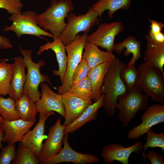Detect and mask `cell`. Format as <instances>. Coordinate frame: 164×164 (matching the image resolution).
<instances>
[{
	"label": "cell",
	"mask_w": 164,
	"mask_h": 164,
	"mask_svg": "<svg viewBox=\"0 0 164 164\" xmlns=\"http://www.w3.org/2000/svg\"><path fill=\"white\" fill-rule=\"evenodd\" d=\"M13 47L9 39L0 35V50L10 49Z\"/></svg>",
	"instance_id": "38"
},
{
	"label": "cell",
	"mask_w": 164,
	"mask_h": 164,
	"mask_svg": "<svg viewBox=\"0 0 164 164\" xmlns=\"http://www.w3.org/2000/svg\"><path fill=\"white\" fill-rule=\"evenodd\" d=\"M120 76L124 82L128 90L138 86L139 73L135 65L128 66L121 71Z\"/></svg>",
	"instance_id": "32"
},
{
	"label": "cell",
	"mask_w": 164,
	"mask_h": 164,
	"mask_svg": "<svg viewBox=\"0 0 164 164\" xmlns=\"http://www.w3.org/2000/svg\"><path fill=\"white\" fill-rule=\"evenodd\" d=\"M12 64L5 60L0 62V96L9 94L12 78Z\"/></svg>",
	"instance_id": "30"
},
{
	"label": "cell",
	"mask_w": 164,
	"mask_h": 164,
	"mask_svg": "<svg viewBox=\"0 0 164 164\" xmlns=\"http://www.w3.org/2000/svg\"><path fill=\"white\" fill-rule=\"evenodd\" d=\"M39 159L29 148L21 143L16 151V156L12 162V164H38Z\"/></svg>",
	"instance_id": "28"
},
{
	"label": "cell",
	"mask_w": 164,
	"mask_h": 164,
	"mask_svg": "<svg viewBox=\"0 0 164 164\" xmlns=\"http://www.w3.org/2000/svg\"><path fill=\"white\" fill-rule=\"evenodd\" d=\"M62 95L65 111L64 124L68 125L73 122L93 103V100L66 93Z\"/></svg>",
	"instance_id": "16"
},
{
	"label": "cell",
	"mask_w": 164,
	"mask_h": 164,
	"mask_svg": "<svg viewBox=\"0 0 164 164\" xmlns=\"http://www.w3.org/2000/svg\"><path fill=\"white\" fill-rule=\"evenodd\" d=\"M127 65L118 58L113 60L104 76L100 92L104 94V108L107 114L111 116L114 114V106L118 97L128 92V90L120 76L122 70Z\"/></svg>",
	"instance_id": "1"
},
{
	"label": "cell",
	"mask_w": 164,
	"mask_h": 164,
	"mask_svg": "<svg viewBox=\"0 0 164 164\" xmlns=\"http://www.w3.org/2000/svg\"><path fill=\"white\" fill-rule=\"evenodd\" d=\"M147 41L144 60L159 69L164 75V43L157 42L152 39L148 34L145 35Z\"/></svg>",
	"instance_id": "20"
},
{
	"label": "cell",
	"mask_w": 164,
	"mask_h": 164,
	"mask_svg": "<svg viewBox=\"0 0 164 164\" xmlns=\"http://www.w3.org/2000/svg\"><path fill=\"white\" fill-rule=\"evenodd\" d=\"M90 69L87 62L82 58L73 72L72 84L77 83L87 77Z\"/></svg>",
	"instance_id": "35"
},
{
	"label": "cell",
	"mask_w": 164,
	"mask_h": 164,
	"mask_svg": "<svg viewBox=\"0 0 164 164\" xmlns=\"http://www.w3.org/2000/svg\"><path fill=\"white\" fill-rule=\"evenodd\" d=\"M82 58L87 62L90 69L107 61L116 58L112 52L101 50L96 44L87 40L84 47Z\"/></svg>",
	"instance_id": "22"
},
{
	"label": "cell",
	"mask_w": 164,
	"mask_h": 164,
	"mask_svg": "<svg viewBox=\"0 0 164 164\" xmlns=\"http://www.w3.org/2000/svg\"><path fill=\"white\" fill-rule=\"evenodd\" d=\"M40 86L41 96L35 103L37 113L46 115L51 111H55L64 118L65 111L62 95L54 92L49 85L44 82L41 83Z\"/></svg>",
	"instance_id": "12"
},
{
	"label": "cell",
	"mask_w": 164,
	"mask_h": 164,
	"mask_svg": "<svg viewBox=\"0 0 164 164\" xmlns=\"http://www.w3.org/2000/svg\"><path fill=\"white\" fill-rule=\"evenodd\" d=\"M137 86L119 96L114 108L119 111L118 116L123 126L127 127L139 111L148 107L149 97Z\"/></svg>",
	"instance_id": "4"
},
{
	"label": "cell",
	"mask_w": 164,
	"mask_h": 164,
	"mask_svg": "<svg viewBox=\"0 0 164 164\" xmlns=\"http://www.w3.org/2000/svg\"></svg>",
	"instance_id": "42"
},
{
	"label": "cell",
	"mask_w": 164,
	"mask_h": 164,
	"mask_svg": "<svg viewBox=\"0 0 164 164\" xmlns=\"http://www.w3.org/2000/svg\"><path fill=\"white\" fill-rule=\"evenodd\" d=\"M53 39V42L48 41L45 44L40 46L36 55H39L45 51L49 49L54 52L58 63L59 69L58 70H53L52 73L53 75L59 76L61 84H62L66 73L67 61L66 46L63 43L61 37Z\"/></svg>",
	"instance_id": "19"
},
{
	"label": "cell",
	"mask_w": 164,
	"mask_h": 164,
	"mask_svg": "<svg viewBox=\"0 0 164 164\" xmlns=\"http://www.w3.org/2000/svg\"><path fill=\"white\" fill-rule=\"evenodd\" d=\"M88 35H78L74 40L66 46L67 61L63 82L58 88L57 93L62 94L67 92L72 84L73 72L82 58V54Z\"/></svg>",
	"instance_id": "8"
},
{
	"label": "cell",
	"mask_w": 164,
	"mask_h": 164,
	"mask_svg": "<svg viewBox=\"0 0 164 164\" xmlns=\"http://www.w3.org/2000/svg\"><path fill=\"white\" fill-rule=\"evenodd\" d=\"M146 134V137L145 139L146 141L145 144L142 145L144 150L141 156L145 160L147 159L145 152L148 147H159L161 148L162 152H164V133H156L151 128Z\"/></svg>",
	"instance_id": "31"
},
{
	"label": "cell",
	"mask_w": 164,
	"mask_h": 164,
	"mask_svg": "<svg viewBox=\"0 0 164 164\" xmlns=\"http://www.w3.org/2000/svg\"><path fill=\"white\" fill-rule=\"evenodd\" d=\"M137 86L154 102L164 104V75L158 68L145 62L138 67Z\"/></svg>",
	"instance_id": "3"
},
{
	"label": "cell",
	"mask_w": 164,
	"mask_h": 164,
	"mask_svg": "<svg viewBox=\"0 0 164 164\" xmlns=\"http://www.w3.org/2000/svg\"><path fill=\"white\" fill-rule=\"evenodd\" d=\"M66 93L84 98L93 100L92 84L87 76L77 83L72 84L69 90Z\"/></svg>",
	"instance_id": "27"
},
{
	"label": "cell",
	"mask_w": 164,
	"mask_h": 164,
	"mask_svg": "<svg viewBox=\"0 0 164 164\" xmlns=\"http://www.w3.org/2000/svg\"><path fill=\"white\" fill-rule=\"evenodd\" d=\"M74 9L71 0H51L50 6L44 12L37 14V23L43 30L50 31L54 38H59L67 25L65 19Z\"/></svg>",
	"instance_id": "2"
},
{
	"label": "cell",
	"mask_w": 164,
	"mask_h": 164,
	"mask_svg": "<svg viewBox=\"0 0 164 164\" xmlns=\"http://www.w3.org/2000/svg\"><path fill=\"white\" fill-rule=\"evenodd\" d=\"M113 61H106L90 69L87 77L91 83L94 102L97 101L101 96L100 90L104 79Z\"/></svg>",
	"instance_id": "24"
},
{
	"label": "cell",
	"mask_w": 164,
	"mask_h": 164,
	"mask_svg": "<svg viewBox=\"0 0 164 164\" xmlns=\"http://www.w3.org/2000/svg\"><path fill=\"white\" fill-rule=\"evenodd\" d=\"M141 42L133 36H129L120 43L114 44L113 50L118 54L124 51L123 55L127 56L130 54L132 57L127 66L135 65V62L142 57Z\"/></svg>",
	"instance_id": "23"
},
{
	"label": "cell",
	"mask_w": 164,
	"mask_h": 164,
	"mask_svg": "<svg viewBox=\"0 0 164 164\" xmlns=\"http://www.w3.org/2000/svg\"><path fill=\"white\" fill-rule=\"evenodd\" d=\"M37 14L32 10L25 11L21 14H11L8 19L12 22L9 26H5L4 31H12L15 33L18 38L22 35L29 34L41 38L44 36L54 38L51 33L41 29L37 23Z\"/></svg>",
	"instance_id": "7"
},
{
	"label": "cell",
	"mask_w": 164,
	"mask_h": 164,
	"mask_svg": "<svg viewBox=\"0 0 164 164\" xmlns=\"http://www.w3.org/2000/svg\"><path fill=\"white\" fill-rule=\"evenodd\" d=\"M98 13L89 8L85 14L76 15L71 12L67 16V22L62 33L61 38L66 46L73 41L81 32L88 35L92 27L100 24Z\"/></svg>",
	"instance_id": "6"
},
{
	"label": "cell",
	"mask_w": 164,
	"mask_h": 164,
	"mask_svg": "<svg viewBox=\"0 0 164 164\" xmlns=\"http://www.w3.org/2000/svg\"><path fill=\"white\" fill-rule=\"evenodd\" d=\"M12 64V74L9 94L10 97L16 101L23 94L26 80V64L23 58L20 56L13 58Z\"/></svg>",
	"instance_id": "17"
},
{
	"label": "cell",
	"mask_w": 164,
	"mask_h": 164,
	"mask_svg": "<svg viewBox=\"0 0 164 164\" xmlns=\"http://www.w3.org/2000/svg\"><path fill=\"white\" fill-rule=\"evenodd\" d=\"M0 115L6 121L20 119L16 111L15 101L10 97L5 98L0 96Z\"/></svg>",
	"instance_id": "29"
},
{
	"label": "cell",
	"mask_w": 164,
	"mask_h": 164,
	"mask_svg": "<svg viewBox=\"0 0 164 164\" xmlns=\"http://www.w3.org/2000/svg\"><path fill=\"white\" fill-rule=\"evenodd\" d=\"M4 121L1 116L0 115V123Z\"/></svg>",
	"instance_id": "41"
},
{
	"label": "cell",
	"mask_w": 164,
	"mask_h": 164,
	"mask_svg": "<svg viewBox=\"0 0 164 164\" xmlns=\"http://www.w3.org/2000/svg\"><path fill=\"white\" fill-rule=\"evenodd\" d=\"M54 114V111H51L47 114H39L38 123L33 129L29 130L25 134L21 142L23 145L29 148L39 159L42 151L46 121L49 116Z\"/></svg>",
	"instance_id": "15"
},
{
	"label": "cell",
	"mask_w": 164,
	"mask_h": 164,
	"mask_svg": "<svg viewBox=\"0 0 164 164\" xmlns=\"http://www.w3.org/2000/svg\"><path fill=\"white\" fill-rule=\"evenodd\" d=\"M151 38L157 42L164 43V35L162 32Z\"/></svg>",
	"instance_id": "39"
},
{
	"label": "cell",
	"mask_w": 164,
	"mask_h": 164,
	"mask_svg": "<svg viewBox=\"0 0 164 164\" xmlns=\"http://www.w3.org/2000/svg\"><path fill=\"white\" fill-rule=\"evenodd\" d=\"M132 0H99L92 4L91 8L96 11L99 16L108 10V15L112 19L114 13L118 10H129L131 5Z\"/></svg>",
	"instance_id": "26"
},
{
	"label": "cell",
	"mask_w": 164,
	"mask_h": 164,
	"mask_svg": "<svg viewBox=\"0 0 164 164\" xmlns=\"http://www.w3.org/2000/svg\"><path fill=\"white\" fill-rule=\"evenodd\" d=\"M0 164H10L16 156L15 143L8 144L1 148Z\"/></svg>",
	"instance_id": "33"
},
{
	"label": "cell",
	"mask_w": 164,
	"mask_h": 164,
	"mask_svg": "<svg viewBox=\"0 0 164 164\" xmlns=\"http://www.w3.org/2000/svg\"><path fill=\"white\" fill-rule=\"evenodd\" d=\"M146 157L149 159L151 164H164V157L160 155L154 150L149 151L146 154Z\"/></svg>",
	"instance_id": "37"
},
{
	"label": "cell",
	"mask_w": 164,
	"mask_h": 164,
	"mask_svg": "<svg viewBox=\"0 0 164 164\" xmlns=\"http://www.w3.org/2000/svg\"><path fill=\"white\" fill-rule=\"evenodd\" d=\"M4 132L2 128L0 126V149L2 147V142L4 136Z\"/></svg>",
	"instance_id": "40"
},
{
	"label": "cell",
	"mask_w": 164,
	"mask_h": 164,
	"mask_svg": "<svg viewBox=\"0 0 164 164\" xmlns=\"http://www.w3.org/2000/svg\"><path fill=\"white\" fill-rule=\"evenodd\" d=\"M23 4L20 0H0V9L6 10L11 14H21Z\"/></svg>",
	"instance_id": "34"
},
{
	"label": "cell",
	"mask_w": 164,
	"mask_h": 164,
	"mask_svg": "<svg viewBox=\"0 0 164 164\" xmlns=\"http://www.w3.org/2000/svg\"><path fill=\"white\" fill-rule=\"evenodd\" d=\"M124 29L121 21L101 23L95 32L87 36V40L107 51L113 52L115 37L122 33Z\"/></svg>",
	"instance_id": "9"
},
{
	"label": "cell",
	"mask_w": 164,
	"mask_h": 164,
	"mask_svg": "<svg viewBox=\"0 0 164 164\" xmlns=\"http://www.w3.org/2000/svg\"><path fill=\"white\" fill-rule=\"evenodd\" d=\"M68 136V134L64 136L63 140V147L61 151L41 164H56L65 162H72L74 164H86L99 161V158L95 155L81 153L73 149L69 144Z\"/></svg>",
	"instance_id": "11"
},
{
	"label": "cell",
	"mask_w": 164,
	"mask_h": 164,
	"mask_svg": "<svg viewBox=\"0 0 164 164\" xmlns=\"http://www.w3.org/2000/svg\"><path fill=\"white\" fill-rule=\"evenodd\" d=\"M141 120V123L128 131V139H138L146 134L154 125L164 123V105L159 103L148 107L142 115Z\"/></svg>",
	"instance_id": "10"
},
{
	"label": "cell",
	"mask_w": 164,
	"mask_h": 164,
	"mask_svg": "<svg viewBox=\"0 0 164 164\" xmlns=\"http://www.w3.org/2000/svg\"><path fill=\"white\" fill-rule=\"evenodd\" d=\"M19 49L23 56L27 69L23 93L28 94L35 103L40 99L41 95L38 90L40 84L46 82L52 86V83L49 76L43 75L40 71L41 67L46 64L45 61L41 60L35 63L32 60V50L22 49L20 46Z\"/></svg>",
	"instance_id": "5"
},
{
	"label": "cell",
	"mask_w": 164,
	"mask_h": 164,
	"mask_svg": "<svg viewBox=\"0 0 164 164\" xmlns=\"http://www.w3.org/2000/svg\"><path fill=\"white\" fill-rule=\"evenodd\" d=\"M65 125L61 124V118H58L49 129L39 159V164L53 157L62 149Z\"/></svg>",
	"instance_id": "13"
},
{
	"label": "cell",
	"mask_w": 164,
	"mask_h": 164,
	"mask_svg": "<svg viewBox=\"0 0 164 164\" xmlns=\"http://www.w3.org/2000/svg\"><path fill=\"white\" fill-rule=\"evenodd\" d=\"M34 123L21 119L10 121L4 120L0 123L4 132L2 142L11 144L21 142L23 136Z\"/></svg>",
	"instance_id": "18"
},
{
	"label": "cell",
	"mask_w": 164,
	"mask_h": 164,
	"mask_svg": "<svg viewBox=\"0 0 164 164\" xmlns=\"http://www.w3.org/2000/svg\"><path fill=\"white\" fill-rule=\"evenodd\" d=\"M104 94H102L99 99L89 106L75 121L65 126L64 134L74 132L87 123L96 119L98 110L104 105Z\"/></svg>",
	"instance_id": "21"
},
{
	"label": "cell",
	"mask_w": 164,
	"mask_h": 164,
	"mask_svg": "<svg viewBox=\"0 0 164 164\" xmlns=\"http://www.w3.org/2000/svg\"><path fill=\"white\" fill-rule=\"evenodd\" d=\"M143 148L140 142H137L128 147L116 143L109 144L103 146L100 155L106 164H111L114 161L128 164L131 155L132 153L139 154Z\"/></svg>",
	"instance_id": "14"
},
{
	"label": "cell",
	"mask_w": 164,
	"mask_h": 164,
	"mask_svg": "<svg viewBox=\"0 0 164 164\" xmlns=\"http://www.w3.org/2000/svg\"><path fill=\"white\" fill-rule=\"evenodd\" d=\"M150 23V29L148 35L152 38L161 32L164 27V24L161 22L148 19Z\"/></svg>",
	"instance_id": "36"
},
{
	"label": "cell",
	"mask_w": 164,
	"mask_h": 164,
	"mask_svg": "<svg viewBox=\"0 0 164 164\" xmlns=\"http://www.w3.org/2000/svg\"><path fill=\"white\" fill-rule=\"evenodd\" d=\"M16 111L22 120L35 122L38 113L35 103L28 94L23 93L21 96L15 101Z\"/></svg>",
	"instance_id": "25"
}]
</instances>
